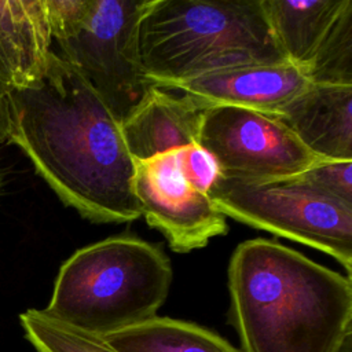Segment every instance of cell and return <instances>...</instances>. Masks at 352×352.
<instances>
[{
  "mask_svg": "<svg viewBox=\"0 0 352 352\" xmlns=\"http://www.w3.org/2000/svg\"><path fill=\"white\" fill-rule=\"evenodd\" d=\"M7 99L8 139L66 205L96 223L140 217L121 122L74 67L51 51L43 76Z\"/></svg>",
  "mask_w": 352,
  "mask_h": 352,
  "instance_id": "6da1fadb",
  "label": "cell"
},
{
  "mask_svg": "<svg viewBox=\"0 0 352 352\" xmlns=\"http://www.w3.org/2000/svg\"><path fill=\"white\" fill-rule=\"evenodd\" d=\"M228 292L241 352H338L352 334L351 278L278 242L239 243Z\"/></svg>",
  "mask_w": 352,
  "mask_h": 352,
  "instance_id": "7a4b0ae2",
  "label": "cell"
},
{
  "mask_svg": "<svg viewBox=\"0 0 352 352\" xmlns=\"http://www.w3.org/2000/svg\"><path fill=\"white\" fill-rule=\"evenodd\" d=\"M139 52L153 85L287 62L261 0H151L139 25Z\"/></svg>",
  "mask_w": 352,
  "mask_h": 352,
  "instance_id": "3957f363",
  "label": "cell"
},
{
  "mask_svg": "<svg viewBox=\"0 0 352 352\" xmlns=\"http://www.w3.org/2000/svg\"><path fill=\"white\" fill-rule=\"evenodd\" d=\"M172 276L170 260L160 248L131 235L110 236L78 249L62 264L43 311L104 337L157 316Z\"/></svg>",
  "mask_w": 352,
  "mask_h": 352,
  "instance_id": "277c9868",
  "label": "cell"
},
{
  "mask_svg": "<svg viewBox=\"0 0 352 352\" xmlns=\"http://www.w3.org/2000/svg\"><path fill=\"white\" fill-rule=\"evenodd\" d=\"M52 40L74 67L124 121L153 84L139 52L140 19L151 0H44Z\"/></svg>",
  "mask_w": 352,
  "mask_h": 352,
  "instance_id": "5b68a950",
  "label": "cell"
},
{
  "mask_svg": "<svg viewBox=\"0 0 352 352\" xmlns=\"http://www.w3.org/2000/svg\"><path fill=\"white\" fill-rule=\"evenodd\" d=\"M227 216L333 256L351 278L352 206L294 175L271 180L220 177L209 192Z\"/></svg>",
  "mask_w": 352,
  "mask_h": 352,
  "instance_id": "8992f818",
  "label": "cell"
},
{
  "mask_svg": "<svg viewBox=\"0 0 352 352\" xmlns=\"http://www.w3.org/2000/svg\"><path fill=\"white\" fill-rule=\"evenodd\" d=\"M198 144L230 179L289 177L329 161L305 148L276 117L234 106L204 110Z\"/></svg>",
  "mask_w": 352,
  "mask_h": 352,
  "instance_id": "52a82bcc",
  "label": "cell"
},
{
  "mask_svg": "<svg viewBox=\"0 0 352 352\" xmlns=\"http://www.w3.org/2000/svg\"><path fill=\"white\" fill-rule=\"evenodd\" d=\"M132 188L140 216L164 234L175 252L204 248L227 232L226 214L184 176L177 150L136 161Z\"/></svg>",
  "mask_w": 352,
  "mask_h": 352,
  "instance_id": "ba28073f",
  "label": "cell"
},
{
  "mask_svg": "<svg viewBox=\"0 0 352 352\" xmlns=\"http://www.w3.org/2000/svg\"><path fill=\"white\" fill-rule=\"evenodd\" d=\"M311 84L298 67L285 62L245 65L155 87L179 92L204 110L234 106L275 116Z\"/></svg>",
  "mask_w": 352,
  "mask_h": 352,
  "instance_id": "9c48e42d",
  "label": "cell"
},
{
  "mask_svg": "<svg viewBox=\"0 0 352 352\" xmlns=\"http://www.w3.org/2000/svg\"><path fill=\"white\" fill-rule=\"evenodd\" d=\"M274 117L315 155L352 161V85L312 82Z\"/></svg>",
  "mask_w": 352,
  "mask_h": 352,
  "instance_id": "30bf717a",
  "label": "cell"
},
{
  "mask_svg": "<svg viewBox=\"0 0 352 352\" xmlns=\"http://www.w3.org/2000/svg\"><path fill=\"white\" fill-rule=\"evenodd\" d=\"M261 6L286 60L305 76L352 19V0H261Z\"/></svg>",
  "mask_w": 352,
  "mask_h": 352,
  "instance_id": "8fae6325",
  "label": "cell"
},
{
  "mask_svg": "<svg viewBox=\"0 0 352 352\" xmlns=\"http://www.w3.org/2000/svg\"><path fill=\"white\" fill-rule=\"evenodd\" d=\"M204 109L188 98L153 85L138 107L121 121L133 161L198 144Z\"/></svg>",
  "mask_w": 352,
  "mask_h": 352,
  "instance_id": "7c38bea8",
  "label": "cell"
},
{
  "mask_svg": "<svg viewBox=\"0 0 352 352\" xmlns=\"http://www.w3.org/2000/svg\"><path fill=\"white\" fill-rule=\"evenodd\" d=\"M51 43L44 0H0V52L11 72L14 89L43 76Z\"/></svg>",
  "mask_w": 352,
  "mask_h": 352,
  "instance_id": "4fadbf2b",
  "label": "cell"
},
{
  "mask_svg": "<svg viewBox=\"0 0 352 352\" xmlns=\"http://www.w3.org/2000/svg\"><path fill=\"white\" fill-rule=\"evenodd\" d=\"M100 338L113 352H241L206 327L164 316Z\"/></svg>",
  "mask_w": 352,
  "mask_h": 352,
  "instance_id": "5bb4252c",
  "label": "cell"
},
{
  "mask_svg": "<svg viewBox=\"0 0 352 352\" xmlns=\"http://www.w3.org/2000/svg\"><path fill=\"white\" fill-rule=\"evenodd\" d=\"M19 322L36 352H113L100 337L70 327L43 309L25 311Z\"/></svg>",
  "mask_w": 352,
  "mask_h": 352,
  "instance_id": "9a60e30c",
  "label": "cell"
},
{
  "mask_svg": "<svg viewBox=\"0 0 352 352\" xmlns=\"http://www.w3.org/2000/svg\"><path fill=\"white\" fill-rule=\"evenodd\" d=\"M352 161H324L302 172L318 188L352 206Z\"/></svg>",
  "mask_w": 352,
  "mask_h": 352,
  "instance_id": "2e32d148",
  "label": "cell"
},
{
  "mask_svg": "<svg viewBox=\"0 0 352 352\" xmlns=\"http://www.w3.org/2000/svg\"><path fill=\"white\" fill-rule=\"evenodd\" d=\"M177 161L188 182L205 194H209L221 177L216 160L199 144L177 148Z\"/></svg>",
  "mask_w": 352,
  "mask_h": 352,
  "instance_id": "e0dca14e",
  "label": "cell"
},
{
  "mask_svg": "<svg viewBox=\"0 0 352 352\" xmlns=\"http://www.w3.org/2000/svg\"><path fill=\"white\" fill-rule=\"evenodd\" d=\"M10 135V111L7 95L0 92V143L6 142Z\"/></svg>",
  "mask_w": 352,
  "mask_h": 352,
  "instance_id": "ac0fdd59",
  "label": "cell"
},
{
  "mask_svg": "<svg viewBox=\"0 0 352 352\" xmlns=\"http://www.w3.org/2000/svg\"><path fill=\"white\" fill-rule=\"evenodd\" d=\"M14 89V80L11 76V72L0 52V92L4 95H8Z\"/></svg>",
  "mask_w": 352,
  "mask_h": 352,
  "instance_id": "d6986e66",
  "label": "cell"
},
{
  "mask_svg": "<svg viewBox=\"0 0 352 352\" xmlns=\"http://www.w3.org/2000/svg\"><path fill=\"white\" fill-rule=\"evenodd\" d=\"M338 352H352V334H349L341 344Z\"/></svg>",
  "mask_w": 352,
  "mask_h": 352,
  "instance_id": "ffe728a7",
  "label": "cell"
}]
</instances>
